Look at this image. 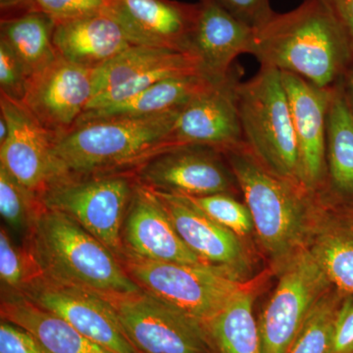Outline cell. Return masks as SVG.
<instances>
[{"label": "cell", "instance_id": "10", "mask_svg": "<svg viewBox=\"0 0 353 353\" xmlns=\"http://www.w3.org/2000/svg\"><path fill=\"white\" fill-rule=\"evenodd\" d=\"M199 73L201 64L192 53L130 46L92 71L94 94L85 112L108 108L160 81Z\"/></svg>", "mask_w": 353, "mask_h": 353}, {"label": "cell", "instance_id": "30", "mask_svg": "<svg viewBox=\"0 0 353 353\" xmlns=\"http://www.w3.org/2000/svg\"><path fill=\"white\" fill-rule=\"evenodd\" d=\"M39 199L38 194L26 189L0 165V213L7 225L15 230L23 229L28 219H34L38 212L31 211Z\"/></svg>", "mask_w": 353, "mask_h": 353}, {"label": "cell", "instance_id": "34", "mask_svg": "<svg viewBox=\"0 0 353 353\" xmlns=\"http://www.w3.org/2000/svg\"><path fill=\"white\" fill-rule=\"evenodd\" d=\"M0 353H48L27 330L1 320L0 324Z\"/></svg>", "mask_w": 353, "mask_h": 353}, {"label": "cell", "instance_id": "9", "mask_svg": "<svg viewBox=\"0 0 353 353\" xmlns=\"http://www.w3.org/2000/svg\"><path fill=\"white\" fill-rule=\"evenodd\" d=\"M141 353H210L201 323L141 290L108 297Z\"/></svg>", "mask_w": 353, "mask_h": 353}, {"label": "cell", "instance_id": "14", "mask_svg": "<svg viewBox=\"0 0 353 353\" xmlns=\"http://www.w3.org/2000/svg\"><path fill=\"white\" fill-rule=\"evenodd\" d=\"M154 192L176 233L194 254L234 280L248 283L253 261L243 239L202 212L185 196Z\"/></svg>", "mask_w": 353, "mask_h": 353}, {"label": "cell", "instance_id": "36", "mask_svg": "<svg viewBox=\"0 0 353 353\" xmlns=\"http://www.w3.org/2000/svg\"><path fill=\"white\" fill-rule=\"evenodd\" d=\"M236 18L256 29L273 15L269 0H216Z\"/></svg>", "mask_w": 353, "mask_h": 353}, {"label": "cell", "instance_id": "11", "mask_svg": "<svg viewBox=\"0 0 353 353\" xmlns=\"http://www.w3.org/2000/svg\"><path fill=\"white\" fill-rule=\"evenodd\" d=\"M23 296L62 318L77 331L113 353H141L130 340L108 297L97 292L59 284L36 274Z\"/></svg>", "mask_w": 353, "mask_h": 353}, {"label": "cell", "instance_id": "16", "mask_svg": "<svg viewBox=\"0 0 353 353\" xmlns=\"http://www.w3.org/2000/svg\"><path fill=\"white\" fill-rule=\"evenodd\" d=\"M92 71L58 57L31 77L23 103L57 138L87 110L94 94Z\"/></svg>", "mask_w": 353, "mask_h": 353}, {"label": "cell", "instance_id": "31", "mask_svg": "<svg viewBox=\"0 0 353 353\" xmlns=\"http://www.w3.org/2000/svg\"><path fill=\"white\" fill-rule=\"evenodd\" d=\"M30 76L17 55L6 41L0 39V90L1 94L14 101H24Z\"/></svg>", "mask_w": 353, "mask_h": 353}, {"label": "cell", "instance_id": "28", "mask_svg": "<svg viewBox=\"0 0 353 353\" xmlns=\"http://www.w3.org/2000/svg\"><path fill=\"white\" fill-rule=\"evenodd\" d=\"M345 294L334 288L311 311L288 353H329L334 325Z\"/></svg>", "mask_w": 353, "mask_h": 353}, {"label": "cell", "instance_id": "8", "mask_svg": "<svg viewBox=\"0 0 353 353\" xmlns=\"http://www.w3.org/2000/svg\"><path fill=\"white\" fill-rule=\"evenodd\" d=\"M279 281L259 319L262 353H288L316 304L332 288L307 250L278 272Z\"/></svg>", "mask_w": 353, "mask_h": 353}, {"label": "cell", "instance_id": "7", "mask_svg": "<svg viewBox=\"0 0 353 353\" xmlns=\"http://www.w3.org/2000/svg\"><path fill=\"white\" fill-rule=\"evenodd\" d=\"M134 185L124 176L68 178L39 194L43 208L68 215L115 255H122V225Z\"/></svg>", "mask_w": 353, "mask_h": 353}, {"label": "cell", "instance_id": "35", "mask_svg": "<svg viewBox=\"0 0 353 353\" xmlns=\"http://www.w3.org/2000/svg\"><path fill=\"white\" fill-rule=\"evenodd\" d=\"M329 353H353V294H345L341 301Z\"/></svg>", "mask_w": 353, "mask_h": 353}, {"label": "cell", "instance_id": "3", "mask_svg": "<svg viewBox=\"0 0 353 353\" xmlns=\"http://www.w3.org/2000/svg\"><path fill=\"white\" fill-rule=\"evenodd\" d=\"M30 254L37 274L59 284L105 297L143 290L108 248L68 215L43 204L32 221Z\"/></svg>", "mask_w": 353, "mask_h": 353}, {"label": "cell", "instance_id": "12", "mask_svg": "<svg viewBox=\"0 0 353 353\" xmlns=\"http://www.w3.org/2000/svg\"><path fill=\"white\" fill-rule=\"evenodd\" d=\"M243 76V67L234 64L225 78L180 109L172 130L173 148L208 146L225 152L245 145L238 103Z\"/></svg>", "mask_w": 353, "mask_h": 353}, {"label": "cell", "instance_id": "17", "mask_svg": "<svg viewBox=\"0 0 353 353\" xmlns=\"http://www.w3.org/2000/svg\"><path fill=\"white\" fill-rule=\"evenodd\" d=\"M299 146L301 183L313 194L326 185L327 114L333 88H322L294 74L281 72Z\"/></svg>", "mask_w": 353, "mask_h": 353}, {"label": "cell", "instance_id": "21", "mask_svg": "<svg viewBox=\"0 0 353 353\" xmlns=\"http://www.w3.org/2000/svg\"><path fill=\"white\" fill-rule=\"evenodd\" d=\"M306 250L334 289L353 294V208L319 196Z\"/></svg>", "mask_w": 353, "mask_h": 353}, {"label": "cell", "instance_id": "22", "mask_svg": "<svg viewBox=\"0 0 353 353\" xmlns=\"http://www.w3.org/2000/svg\"><path fill=\"white\" fill-rule=\"evenodd\" d=\"M53 44L59 57L90 70L132 46L121 26L105 13L57 22Z\"/></svg>", "mask_w": 353, "mask_h": 353}, {"label": "cell", "instance_id": "13", "mask_svg": "<svg viewBox=\"0 0 353 353\" xmlns=\"http://www.w3.org/2000/svg\"><path fill=\"white\" fill-rule=\"evenodd\" d=\"M141 185L187 196L241 194L224 153L208 146L172 148L148 159L139 171Z\"/></svg>", "mask_w": 353, "mask_h": 353}, {"label": "cell", "instance_id": "27", "mask_svg": "<svg viewBox=\"0 0 353 353\" xmlns=\"http://www.w3.org/2000/svg\"><path fill=\"white\" fill-rule=\"evenodd\" d=\"M55 25L52 18L34 9L1 18L0 39L17 55L30 78L59 57L53 44Z\"/></svg>", "mask_w": 353, "mask_h": 353}, {"label": "cell", "instance_id": "38", "mask_svg": "<svg viewBox=\"0 0 353 353\" xmlns=\"http://www.w3.org/2000/svg\"><path fill=\"white\" fill-rule=\"evenodd\" d=\"M2 18L32 10V0H0Z\"/></svg>", "mask_w": 353, "mask_h": 353}, {"label": "cell", "instance_id": "6", "mask_svg": "<svg viewBox=\"0 0 353 353\" xmlns=\"http://www.w3.org/2000/svg\"><path fill=\"white\" fill-rule=\"evenodd\" d=\"M123 265L143 292L201 324L248 285L214 267L152 261L129 253Z\"/></svg>", "mask_w": 353, "mask_h": 353}, {"label": "cell", "instance_id": "2", "mask_svg": "<svg viewBox=\"0 0 353 353\" xmlns=\"http://www.w3.org/2000/svg\"><path fill=\"white\" fill-rule=\"evenodd\" d=\"M223 153L250 209L259 245L278 273L306 250L319 194L274 175L245 145Z\"/></svg>", "mask_w": 353, "mask_h": 353}, {"label": "cell", "instance_id": "25", "mask_svg": "<svg viewBox=\"0 0 353 353\" xmlns=\"http://www.w3.org/2000/svg\"><path fill=\"white\" fill-rule=\"evenodd\" d=\"M215 82L217 81L201 73L166 79L108 108L87 111L78 122L121 116L158 115L178 110Z\"/></svg>", "mask_w": 353, "mask_h": 353}, {"label": "cell", "instance_id": "32", "mask_svg": "<svg viewBox=\"0 0 353 353\" xmlns=\"http://www.w3.org/2000/svg\"><path fill=\"white\" fill-rule=\"evenodd\" d=\"M110 0H32V8L63 22L103 13Z\"/></svg>", "mask_w": 353, "mask_h": 353}, {"label": "cell", "instance_id": "29", "mask_svg": "<svg viewBox=\"0 0 353 353\" xmlns=\"http://www.w3.org/2000/svg\"><path fill=\"white\" fill-rule=\"evenodd\" d=\"M236 194H215L203 196H185L202 212L243 239L254 231L250 209Z\"/></svg>", "mask_w": 353, "mask_h": 353}, {"label": "cell", "instance_id": "24", "mask_svg": "<svg viewBox=\"0 0 353 353\" xmlns=\"http://www.w3.org/2000/svg\"><path fill=\"white\" fill-rule=\"evenodd\" d=\"M1 317L27 330L48 353H113L23 294L2 303Z\"/></svg>", "mask_w": 353, "mask_h": 353}, {"label": "cell", "instance_id": "37", "mask_svg": "<svg viewBox=\"0 0 353 353\" xmlns=\"http://www.w3.org/2000/svg\"><path fill=\"white\" fill-rule=\"evenodd\" d=\"M353 46V0H328Z\"/></svg>", "mask_w": 353, "mask_h": 353}, {"label": "cell", "instance_id": "26", "mask_svg": "<svg viewBox=\"0 0 353 353\" xmlns=\"http://www.w3.org/2000/svg\"><path fill=\"white\" fill-rule=\"evenodd\" d=\"M254 299V290L248 285L202 324L210 353H262Z\"/></svg>", "mask_w": 353, "mask_h": 353}, {"label": "cell", "instance_id": "33", "mask_svg": "<svg viewBox=\"0 0 353 353\" xmlns=\"http://www.w3.org/2000/svg\"><path fill=\"white\" fill-rule=\"evenodd\" d=\"M0 278L9 289L20 290L30 280L25 260L3 228L0 231Z\"/></svg>", "mask_w": 353, "mask_h": 353}, {"label": "cell", "instance_id": "39", "mask_svg": "<svg viewBox=\"0 0 353 353\" xmlns=\"http://www.w3.org/2000/svg\"><path fill=\"white\" fill-rule=\"evenodd\" d=\"M340 83L345 99H347L348 108H350L353 115V63L348 68L347 73H345Z\"/></svg>", "mask_w": 353, "mask_h": 353}, {"label": "cell", "instance_id": "23", "mask_svg": "<svg viewBox=\"0 0 353 353\" xmlns=\"http://www.w3.org/2000/svg\"><path fill=\"white\" fill-rule=\"evenodd\" d=\"M326 185L323 197L353 208V115L339 83L327 114Z\"/></svg>", "mask_w": 353, "mask_h": 353}, {"label": "cell", "instance_id": "40", "mask_svg": "<svg viewBox=\"0 0 353 353\" xmlns=\"http://www.w3.org/2000/svg\"><path fill=\"white\" fill-rule=\"evenodd\" d=\"M9 134V128L7 125L6 118L3 116L0 115V145L6 141L7 137Z\"/></svg>", "mask_w": 353, "mask_h": 353}, {"label": "cell", "instance_id": "1", "mask_svg": "<svg viewBox=\"0 0 353 353\" xmlns=\"http://www.w3.org/2000/svg\"><path fill=\"white\" fill-rule=\"evenodd\" d=\"M260 66L294 74L322 88L336 87L353 63V46L328 0H304L255 29Z\"/></svg>", "mask_w": 353, "mask_h": 353}, {"label": "cell", "instance_id": "15", "mask_svg": "<svg viewBox=\"0 0 353 353\" xmlns=\"http://www.w3.org/2000/svg\"><path fill=\"white\" fill-rule=\"evenodd\" d=\"M0 112L9 128L8 137L0 145V165L39 196L54 182L55 136L23 102L0 94Z\"/></svg>", "mask_w": 353, "mask_h": 353}, {"label": "cell", "instance_id": "19", "mask_svg": "<svg viewBox=\"0 0 353 353\" xmlns=\"http://www.w3.org/2000/svg\"><path fill=\"white\" fill-rule=\"evenodd\" d=\"M123 236L128 253L139 259L209 266L183 243L154 190L141 183L134 185Z\"/></svg>", "mask_w": 353, "mask_h": 353}, {"label": "cell", "instance_id": "4", "mask_svg": "<svg viewBox=\"0 0 353 353\" xmlns=\"http://www.w3.org/2000/svg\"><path fill=\"white\" fill-rule=\"evenodd\" d=\"M179 111L80 121L55 138L53 183L90 176L172 150V130Z\"/></svg>", "mask_w": 353, "mask_h": 353}, {"label": "cell", "instance_id": "18", "mask_svg": "<svg viewBox=\"0 0 353 353\" xmlns=\"http://www.w3.org/2000/svg\"><path fill=\"white\" fill-rule=\"evenodd\" d=\"M199 3L173 0H110L103 13L118 23L132 46L189 52Z\"/></svg>", "mask_w": 353, "mask_h": 353}, {"label": "cell", "instance_id": "20", "mask_svg": "<svg viewBox=\"0 0 353 353\" xmlns=\"http://www.w3.org/2000/svg\"><path fill=\"white\" fill-rule=\"evenodd\" d=\"M255 29L230 13L216 0L199 2L190 51L199 60L204 75L221 80L241 54H253Z\"/></svg>", "mask_w": 353, "mask_h": 353}, {"label": "cell", "instance_id": "5", "mask_svg": "<svg viewBox=\"0 0 353 353\" xmlns=\"http://www.w3.org/2000/svg\"><path fill=\"white\" fill-rule=\"evenodd\" d=\"M238 103L248 152L274 175L303 187L299 146L281 72L260 66L252 79L239 85Z\"/></svg>", "mask_w": 353, "mask_h": 353}]
</instances>
